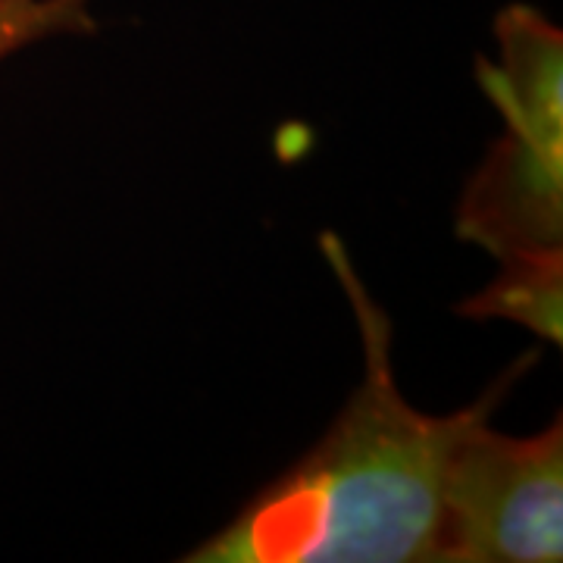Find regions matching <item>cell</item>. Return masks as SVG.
<instances>
[{
	"label": "cell",
	"mask_w": 563,
	"mask_h": 563,
	"mask_svg": "<svg viewBox=\"0 0 563 563\" xmlns=\"http://www.w3.org/2000/svg\"><path fill=\"white\" fill-rule=\"evenodd\" d=\"M466 320H507L563 344V254L501 261L492 285L457 307Z\"/></svg>",
	"instance_id": "277c9868"
},
{
	"label": "cell",
	"mask_w": 563,
	"mask_h": 563,
	"mask_svg": "<svg viewBox=\"0 0 563 563\" xmlns=\"http://www.w3.org/2000/svg\"><path fill=\"white\" fill-rule=\"evenodd\" d=\"M95 29V0H0V63L38 41Z\"/></svg>",
	"instance_id": "5b68a950"
},
{
	"label": "cell",
	"mask_w": 563,
	"mask_h": 563,
	"mask_svg": "<svg viewBox=\"0 0 563 563\" xmlns=\"http://www.w3.org/2000/svg\"><path fill=\"white\" fill-rule=\"evenodd\" d=\"M498 60L476 57L504 132L463 188L457 235L492 257L563 254V32L536 7L495 16Z\"/></svg>",
	"instance_id": "7a4b0ae2"
},
{
	"label": "cell",
	"mask_w": 563,
	"mask_h": 563,
	"mask_svg": "<svg viewBox=\"0 0 563 563\" xmlns=\"http://www.w3.org/2000/svg\"><path fill=\"white\" fill-rule=\"evenodd\" d=\"M532 363L536 354L520 357L488 385L476 417L454 444L435 563H558L563 558L561 417L526 439L492 429V413Z\"/></svg>",
	"instance_id": "3957f363"
},
{
	"label": "cell",
	"mask_w": 563,
	"mask_h": 563,
	"mask_svg": "<svg viewBox=\"0 0 563 563\" xmlns=\"http://www.w3.org/2000/svg\"><path fill=\"white\" fill-rule=\"evenodd\" d=\"M322 257L347 295L363 376L320 442L188 551L185 563H435L454 444L479 404L432 417L401 395L391 320L335 232Z\"/></svg>",
	"instance_id": "6da1fadb"
}]
</instances>
